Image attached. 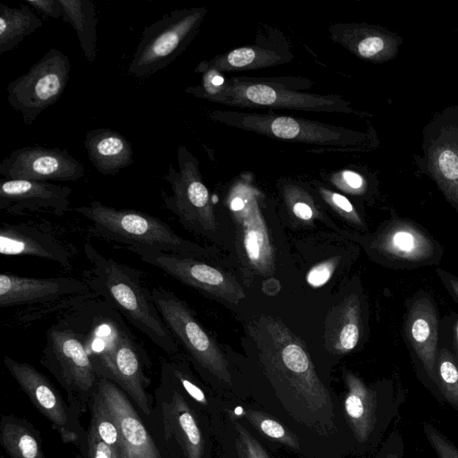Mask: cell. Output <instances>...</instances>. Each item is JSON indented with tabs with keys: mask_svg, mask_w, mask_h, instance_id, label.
<instances>
[{
	"mask_svg": "<svg viewBox=\"0 0 458 458\" xmlns=\"http://www.w3.org/2000/svg\"><path fill=\"white\" fill-rule=\"evenodd\" d=\"M179 170L170 164L163 179L170 184L172 194H163L166 209L174 213L188 229L201 233L216 230V222L209 193L203 183L198 160L180 146L177 150Z\"/></svg>",
	"mask_w": 458,
	"mask_h": 458,
	"instance_id": "obj_13",
	"label": "cell"
},
{
	"mask_svg": "<svg viewBox=\"0 0 458 458\" xmlns=\"http://www.w3.org/2000/svg\"><path fill=\"white\" fill-rule=\"evenodd\" d=\"M149 366L145 349L129 331L119 340L97 374L116 384L145 416L150 417L153 413L152 401L147 392L149 378L145 373V367Z\"/></svg>",
	"mask_w": 458,
	"mask_h": 458,
	"instance_id": "obj_17",
	"label": "cell"
},
{
	"mask_svg": "<svg viewBox=\"0 0 458 458\" xmlns=\"http://www.w3.org/2000/svg\"><path fill=\"white\" fill-rule=\"evenodd\" d=\"M245 208V204L241 198H234L231 203V208L234 212L242 211Z\"/></svg>",
	"mask_w": 458,
	"mask_h": 458,
	"instance_id": "obj_47",
	"label": "cell"
},
{
	"mask_svg": "<svg viewBox=\"0 0 458 458\" xmlns=\"http://www.w3.org/2000/svg\"><path fill=\"white\" fill-rule=\"evenodd\" d=\"M335 267V262L328 260L313 267L307 275L308 283L318 287L325 284L331 277Z\"/></svg>",
	"mask_w": 458,
	"mask_h": 458,
	"instance_id": "obj_40",
	"label": "cell"
},
{
	"mask_svg": "<svg viewBox=\"0 0 458 458\" xmlns=\"http://www.w3.org/2000/svg\"><path fill=\"white\" fill-rule=\"evenodd\" d=\"M288 79L233 77L216 87H188L184 91L208 101L242 108L293 109L353 113L349 101L336 95L297 90Z\"/></svg>",
	"mask_w": 458,
	"mask_h": 458,
	"instance_id": "obj_4",
	"label": "cell"
},
{
	"mask_svg": "<svg viewBox=\"0 0 458 458\" xmlns=\"http://www.w3.org/2000/svg\"><path fill=\"white\" fill-rule=\"evenodd\" d=\"M331 35L357 57L374 63L395 58L403 38L385 28L367 23L334 25Z\"/></svg>",
	"mask_w": 458,
	"mask_h": 458,
	"instance_id": "obj_24",
	"label": "cell"
},
{
	"mask_svg": "<svg viewBox=\"0 0 458 458\" xmlns=\"http://www.w3.org/2000/svg\"><path fill=\"white\" fill-rule=\"evenodd\" d=\"M160 411L164 431L182 458H213L214 437L208 417L161 367Z\"/></svg>",
	"mask_w": 458,
	"mask_h": 458,
	"instance_id": "obj_9",
	"label": "cell"
},
{
	"mask_svg": "<svg viewBox=\"0 0 458 458\" xmlns=\"http://www.w3.org/2000/svg\"><path fill=\"white\" fill-rule=\"evenodd\" d=\"M80 336L96 372L129 331L123 316L97 296L62 310L58 317Z\"/></svg>",
	"mask_w": 458,
	"mask_h": 458,
	"instance_id": "obj_14",
	"label": "cell"
},
{
	"mask_svg": "<svg viewBox=\"0 0 458 458\" xmlns=\"http://www.w3.org/2000/svg\"><path fill=\"white\" fill-rule=\"evenodd\" d=\"M84 146L91 164L104 175L115 174L133 163L130 141L110 128L89 131Z\"/></svg>",
	"mask_w": 458,
	"mask_h": 458,
	"instance_id": "obj_27",
	"label": "cell"
},
{
	"mask_svg": "<svg viewBox=\"0 0 458 458\" xmlns=\"http://www.w3.org/2000/svg\"><path fill=\"white\" fill-rule=\"evenodd\" d=\"M436 382L445 399L458 408V360L445 348L437 352Z\"/></svg>",
	"mask_w": 458,
	"mask_h": 458,
	"instance_id": "obj_36",
	"label": "cell"
},
{
	"mask_svg": "<svg viewBox=\"0 0 458 458\" xmlns=\"http://www.w3.org/2000/svg\"><path fill=\"white\" fill-rule=\"evenodd\" d=\"M344 391L340 397L343 414L351 432L353 455H362L377 441L382 418V397L353 372L344 371Z\"/></svg>",
	"mask_w": 458,
	"mask_h": 458,
	"instance_id": "obj_19",
	"label": "cell"
},
{
	"mask_svg": "<svg viewBox=\"0 0 458 458\" xmlns=\"http://www.w3.org/2000/svg\"><path fill=\"white\" fill-rule=\"evenodd\" d=\"M372 247L391 261L422 264L436 255L433 239L409 220L393 219L372 242Z\"/></svg>",
	"mask_w": 458,
	"mask_h": 458,
	"instance_id": "obj_22",
	"label": "cell"
},
{
	"mask_svg": "<svg viewBox=\"0 0 458 458\" xmlns=\"http://www.w3.org/2000/svg\"><path fill=\"white\" fill-rule=\"evenodd\" d=\"M404 328L408 341L426 372L436 381L438 317L435 305L428 297H420L412 303Z\"/></svg>",
	"mask_w": 458,
	"mask_h": 458,
	"instance_id": "obj_25",
	"label": "cell"
},
{
	"mask_svg": "<svg viewBox=\"0 0 458 458\" xmlns=\"http://www.w3.org/2000/svg\"><path fill=\"white\" fill-rule=\"evenodd\" d=\"M84 253L90 265L84 271L89 289L155 345L167 354H175L178 344L159 315L151 291L142 284L140 272L103 255L89 242L84 245Z\"/></svg>",
	"mask_w": 458,
	"mask_h": 458,
	"instance_id": "obj_2",
	"label": "cell"
},
{
	"mask_svg": "<svg viewBox=\"0 0 458 458\" xmlns=\"http://www.w3.org/2000/svg\"><path fill=\"white\" fill-rule=\"evenodd\" d=\"M151 296L171 335L186 350L212 389L225 400H250L246 388L236 381L228 360L187 304L162 286L153 288Z\"/></svg>",
	"mask_w": 458,
	"mask_h": 458,
	"instance_id": "obj_3",
	"label": "cell"
},
{
	"mask_svg": "<svg viewBox=\"0 0 458 458\" xmlns=\"http://www.w3.org/2000/svg\"><path fill=\"white\" fill-rule=\"evenodd\" d=\"M455 341H458V324L456 326V338Z\"/></svg>",
	"mask_w": 458,
	"mask_h": 458,
	"instance_id": "obj_49",
	"label": "cell"
},
{
	"mask_svg": "<svg viewBox=\"0 0 458 458\" xmlns=\"http://www.w3.org/2000/svg\"><path fill=\"white\" fill-rule=\"evenodd\" d=\"M42 25V19L29 5L17 8L0 4V54L13 49Z\"/></svg>",
	"mask_w": 458,
	"mask_h": 458,
	"instance_id": "obj_33",
	"label": "cell"
},
{
	"mask_svg": "<svg viewBox=\"0 0 458 458\" xmlns=\"http://www.w3.org/2000/svg\"><path fill=\"white\" fill-rule=\"evenodd\" d=\"M91 428L106 445L111 446L119 458H124L123 445L115 419L107 409L97 390L89 403Z\"/></svg>",
	"mask_w": 458,
	"mask_h": 458,
	"instance_id": "obj_34",
	"label": "cell"
},
{
	"mask_svg": "<svg viewBox=\"0 0 458 458\" xmlns=\"http://www.w3.org/2000/svg\"><path fill=\"white\" fill-rule=\"evenodd\" d=\"M244 245L249 259L258 267L268 266L270 252L268 238L260 218L245 221Z\"/></svg>",
	"mask_w": 458,
	"mask_h": 458,
	"instance_id": "obj_37",
	"label": "cell"
},
{
	"mask_svg": "<svg viewBox=\"0 0 458 458\" xmlns=\"http://www.w3.org/2000/svg\"><path fill=\"white\" fill-rule=\"evenodd\" d=\"M208 115L229 126L293 142L347 149H360L374 143L368 133L300 117L223 110L211 111Z\"/></svg>",
	"mask_w": 458,
	"mask_h": 458,
	"instance_id": "obj_6",
	"label": "cell"
},
{
	"mask_svg": "<svg viewBox=\"0 0 458 458\" xmlns=\"http://www.w3.org/2000/svg\"><path fill=\"white\" fill-rule=\"evenodd\" d=\"M207 9L174 10L144 28L128 67L136 78H145L167 67L197 34Z\"/></svg>",
	"mask_w": 458,
	"mask_h": 458,
	"instance_id": "obj_8",
	"label": "cell"
},
{
	"mask_svg": "<svg viewBox=\"0 0 458 458\" xmlns=\"http://www.w3.org/2000/svg\"><path fill=\"white\" fill-rule=\"evenodd\" d=\"M23 2L45 16L54 19L63 17V11L58 0H24Z\"/></svg>",
	"mask_w": 458,
	"mask_h": 458,
	"instance_id": "obj_41",
	"label": "cell"
},
{
	"mask_svg": "<svg viewBox=\"0 0 458 458\" xmlns=\"http://www.w3.org/2000/svg\"><path fill=\"white\" fill-rule=\"evenodd\" d=\"M87 458H119L115 451L106 445L96 432L89 427L85 435Z\"/></svg>",
	"mask_w": 458,
	"mask_h": 458,
	"instance_id": "obj_39",
	"label": "cell"
},
{
	"mask_svg": "<svg viewBox=\"0 0 458 458\" xmlns=\"http://www.w3.org/2000/svg\"><path fill=\"white\" fill-rule=\"evenodd\" d=\"M97 392L115 419L124 458H162L128 395L105 377H99Z\"/></svg>",
	"mask_w": 458,
	"mask_h": 458,
	"instance_id": "obj_20",
	"label": "cell"
},
{
	"mask_svg": "<svg viewBox=\"0 0 458 458\" xmlns=\"http://www.w3.org/2000/svg\"><path fill=\"white\" fill-rule=\"evenodd\" d=\"M0 444L11 458H45L40 437L26 420L3 415Z\"/></svg>",
	"mask_w": 458,
	"mask_h": 458,
	"instance_id": "obj_31",
	"label": "cell"
},
{
	"mask_svg": "<svg viewBox=\"0 0 458 458\" xmlns=\"http://www.w3.org/2000/svg\"><path fill=\"white\" fill-rule=\"evenodd\" d=\"M0 174L6 180L68 182L81 179L85 169L66 149L33 146L13 149L1 161Z\"/></svg>",
	"mask_w": 458,
	"mask_h": 458,
	"instance_id": "obj_18",
	"label": "cell"
},
{
	"mask_svg": "<svg viewBox=\"0 0 458 458\" xmlns=\"http://www.w3.org/2000/svg\"><path fill=\"white\" fill-rule=\"evenodd\" d=\"M394 436L390 437L375 458H401V451H397L394 445Z\"/></svg>",
	"mask_w": 458,
	"mask_h": 458,
	"instance_id": "obj_45",
	"label": "cell"
},
{
	"mask_svg": "<svg viewBox=\"0 0 458 458\" xmlns=\"http://www.w3.org/2000/svg\"><path fill=\"white\" fill-rule=\"evenodd\" d=\"M323 195L332 205H334L338 209H341L344 214L350 216L351 219L353 222L360 223V219L359 216L356 214L352 203L346 199L344 196L331 192L328 191H323Z\"/></svg>",
	"mask_w": 458,
	"mask_h": 458,
	"instance_id": "obj_42",
	"label": "cell"
},
{
	"mask_svg": "<svg viewBox=\"0 0 458 458\" xmlns=\"http://www.w3.org/2000/svg\"><path fill=\"white\" fill-rule=\"evenodd\" d=\"M4 364L36 409L59 433L64 443H73L82 437L79 411L67 404L48 378L32 365L4 355Z\"/></svg>",
	"mask_w": 458,
	"mask_h": 458,
	"instance_id": "obj_15",
	"label": "cell"
},
{
	"mask_svg": "<svg viewBox=\"0 0 458 458\" xmlns=\"http://www.w3.org/2000/svg\"><path fill=\"white\" fill-rule=\"evenodd\" d=\"M423 430L438 458H458V448L431 424L424 423Z\"/></svg>",
	"mask_w": 458,
	"mask_h": 458,
	"instance_id": "obj_38",
	"label": "cell"
},
{
	"mask_svg": "<svg viewBox=\"0 0 458 458\" xmlns=\"http://www.w3.org/2000/svg\"><path fill=\"white\" fill-rule=\"evenodd\" d=\"M223 458H274L261 438L242 420L225 410L223 422L214 434Z\"/></svg>",
	"mask_w": 458,
	"mask_h": 458,
	"instance_id": "obj_28",
	"label": "cell"
},
{
	"mask_svg": "<svg viewBox=\"0 0 458 458\" xmlns=\"http://www.w3.org/2000/svg\"><path fill=\"white\" fill-rule=\"evenodd\" d=\"M225 410L242 420L273 448H284L301 458H310L305 446L293 431L250 400L225 399Z\"/></svg>",
	"mask_w": 458,
	"mask_h": 458,
	"instance_id": "obj_26",
	"label": "cell"
},
{
	"mask_svg": "<svg viewBox=\"0 0 458 458\" xmlns=\"http://www.w3.org/2000/svg\"><path fill=\"white\" fill-rule=\"evenodd\" d=\"M284 56L273 49L259 46H247L233 49L217 55L209 61L198 64L196 72L202 70H212L218 73L257 70L284 63Z\"/></svg>",
	"mask_w": 458,
	"mask_h": 458,
	"instance_id": "obj_30",
	"label": "cell"
},
{
	"mask_svg": "<svg viewBox=\"0 0 458 458\" xmlns=\"http://www.w3.org/2000/svg\"><path fill=\"white\" fill-rule=\"evenodd\" d=\"M255 349L250 400L293 431L310 458H347L353 443L340 397L300 340L279 320L251 326Z\"/></svg>",
	"mask_w": 458,
	"mask_h": 458,
	"instance_id": "obj_1",
	"label": "cell"
},
{
	"mask_svg": "<svg viewBox=\"0 0 458 458\" xmlns=\"http://www.w3.org/2000/svg\"><path fill=\"white\" fill-rule=\"evenodd\" d=\"M360 315L358 299L350 296L342 307L340 324L335 328L334 352L343 354L356 347L360 338Z\"/></svg>",
	"mask_w": 458,
	"mask_h": 458,
	"instance_id": "obj_35",
	"label": "cell"
},
{
	"mask_svg": "<svg viewBox=\"0 0 458 458\" xmlns=\"http://www.w3.org/2000/svg\"><path fill=\"white\" fill-rule=\"evenodd\" d=\"M72 189L48 182L4 180L0 183V209L12 215L48 212L62 216L69 209Z\"/></svg>",
	"mask_w": 458,
	"mask_h": 458,
	"instance_id": "obj_21",
	"label": "cell"
},
{
	"mask_svg": "<svg viewBox=\"0 0 458 458\" xmlns=\"http://www.w3.org/2000/svg\"><path fill=\"white\" fill-rule=\"evenodd\" d=\"M219 458H223V457L220 456Z\"/></svg>",
	"mask_w": 458,
	"mask_h": 458,
	"instance_id": "obj_50",
	"label": "cell"
},
{
	"mask_svg": "<svg viewBox=\"0 0 458 458\" xmlns=\"http://www.w3.org/2000/svg\"><path fill=\"white\" fill-rule=\"evenodd\" d=\"M70 71L66 55L55 48L48 50L26 73L7 85L9 105L21 114L26 124H32L42 111L59 100Z\"/></svg>",
	"mask_w": 458,
	"mask_h": 458,
	"instance_id": "obj_12",
	"label": "cell"
},
{
	"mask_svg": "<svg viewBox=\"0 0 458 458\" xmlns=\"http://www.w3.org/2000/svg\"><path fill=\"white\" fill-rule=\"evenodd\" d=\"M454 349H455V352H456L457 359H458V341L454 342Z\"/></svg>",
	"mask_w": 458,
	"mask_h": 458,
	"instance_id": "obj_48",
	"label": "cell"
},
{
	"mask_svg": "<svg viewBox=\"0 0 458 458\" xmlns=\"http://www.w3.org/2000/svg\"><path fill=\"white\" fill-rule=\"evenodd\" d=\"M0 253L3 256H31L71 267L67 247L51 232L25 223H3L0 229Z\"/></svg>",
	"mask_w": 458,
	"mask_h": 458,
	"instance_id": "obj_23",
	"label": "cell"
},
{
	"mask_svg": "<svg viewBox=\"0 0 458 458\" xmlns=\"http://www.w3.org/2000/svg\"><path fill=\"white\" fill-rule=\"evenodd\" d=\"M63 11L62 19L70 23L77 33L85 58L93 63L97 55V14L90 0H58Z\"/></svg>",
	"mask_w": 458,
	"mask_h": 458,
	"instance_id": "obj_32",
	"label": "cell"
},
{
	"mask_svg": "<svg viewBox=\"0 0 458 458\" xmlns=\"http://www.w3.org/2000/svg\"><path fill=\"white\" fill-rule=\"evenodd\" d=\"M293 211L301 220H310L313 217V210L306 202L299 201L294 203Z\"/></svg>",
	"mask_w": 458,
	"mask_h": 458,
	"instance_id": "obj_46",
	"label": "cell"
},
{
	"mask_svg": "<svg viewBox=\"0 0 458 458\" xmlns=\"http://www.w3.org/2000/svg\"><path fill=\"white\" fill-rule=\"evenodd\" d=\"M162 368L167 370L186 395L208 417L214 434L222 424L225 400L213 389L209 390L201 385L182 360H165Z\"/></svg>",
	"mask_w": 458,
	"mask_h": 458,
	"instance_id": "obj_29",
	"label": "cell"
},
{
	"mask_svg": "<svg viewBox=\"0 0 458 458\" xmlns=\"http://www.w3.org/2000/svg\"><path fill=\"white\" fill-rule=\"evenodd\" d=\"M74 210L91 223L93 234L126 248L153 249L198 257L204 250L178 235L166 223L145 212L104 205L93 200Z\"/></svg>",
	"mask_w": 458,
	"mask_h": 458,
	"instance_id": "obj_5",
	"label": "cell"
},
{
	"mask_svg": "<svg viewBox=\"0 0 458 458\" xmlns=\"http://www.w3.org/2000/svg\"><path fill=\"white\" fill-rule=\"evenodd\" d=\"M98 296L84 280L73 277L35 278L10 272L0 274V308L37 307L30 319L50 311H62L90 298Z\"/></svg>",
	"mask_w": 458,
	"mask_h": 458,
	"instance_id": "obj_11",
	"label": "cell"
},
{
	"mask_svg": "<svg viewBox=\"0 0 458 458\" xmlns=\"http://www.w3.org/2000/svg\"><path fill=\"white\" fill-rule=\"evenodd\" d=\"M438 275L447 290L458 301V277L442 270H438Z\"/></svg>",
	"mask_w": 458,
	"mask_h": 458,
	"instance_id": "obj_44",
	"label": "cell"
},
{
	"mask_svg": "<svg viewBox=\"0 0 458 458\" xmlns=\"http://www.w3.org/2000/svg\"><path fill=\"white\" fill-rule=\"evenodd\" d=\"M40 363L66 391L73 409L80 412L89 406L99 377L79 335L58 318L47 330Z\"/></svg>",
	"mask_w": 458,
	"mask_h": 458,
	"instance_id": "obj_7",
	"label": "cell"
},
{
	"mask_svg": "<svg viewBox=\"0 0 458 458\" xmlns=\"http://www.w3.org/2000/svg\"><path fill=\"white\" fill-rule=\"evenodd\" d=\"M418 170L431 178L458 214V105L437 113L422 129Z\"/></svg>",
	"mask_w": 458,
	"mask_h": 458,
	"instance_id": "obj_10",
	"label": "cell"
},
{
	"mask_svg": "<svg viewBox=\"0 0 458 458\" xmlns=\"http://www.w3.org/2000/svg\"><path fill=\"white\" fill-rule=\"evenodd\" d=\"M344 184L353 191H360L364 190L366 182L365 179L360 174L353 171H344L342 174Z\"/></svg>",
	"mask_w": 458,
	"mask_h": 458,
	"instance_id": "obj_43",
	"label": "cell"
},
{
	"mask_svg": "<svg viewBox=\"0 0 458 458\" xmlns=\"http://www.w3.org/2000/svg\"><path fill=\"white\" fill-rule=\"evenodd\" d=\"M140 259L181 283L231 302L244 297L242 287L230 276L196 257L177 255L153 249L127 248Z\"/></svg>",
	"mask_w": 458,
	"mask_h": 458,
	"instance_id": "obj_16",
	"label": "cell"
}]
</instances>
